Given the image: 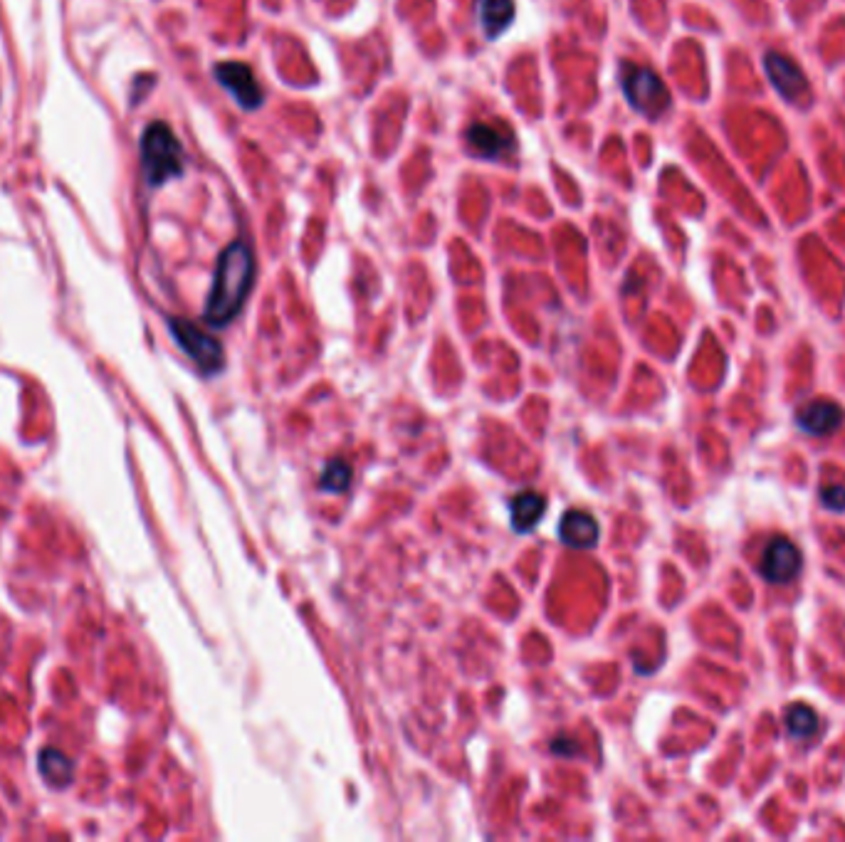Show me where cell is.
Listing matches in <instances>:
<instances>
[{
    "instance_id": "cell-2",
    "label": "cell",
    "mask_w": 845,
    "mask_h": 842,
    "mask_svg": "<svg viewBox=\"0 0 845 842\" xmlns=\"http://www.w3.org/2000/svg\"><path fill=\"white\" fill-rule=\"evenodd\" d=\"M141 168L151 188L183 176V149L171 126L164 121H154L141 134Z\"/></svg>"
},
{
    "instance_id": "cell-7",
    "label": "cell",
    "mask_w": 845,
    "mask_h": 842,
    "mask_svg": "<svg viewBox=\"0 0 845 842\" xmlns=\"http://www.w3.org/2000/svg\"><path fill=\"white\" fill-rule=\"evenodd\" d=\"M215 80L223 89H228L230 94H233L235 102L240 104L243 109H257L262 104V87L257 84L253 70H250L245 62H235V60H228V62H218L213 70Z\"/></svg>"
},
{
    "instance_id": "cell-5",
    "label": "cell",
    "mask_w": 845,
    "mask_h": 842,
    "mask_svg": "<svg viewBox=\"0 0 845 842\" xmlns=\"http://www.w3.org/2000/svg\"><path fill=\"white\" fill-rule=\"evenodd\" d=\"M801 568L803 556L794 541L786 539V536H774V539L766 541L759 559V571L766 581L774 583V586H784V583H791L799 576Z\"/></svg>"
},
{
    "instance_id": "cell-9",
    "label": "cell",
    "mask_w": 845,
    "mask_h": 842,
    "mask_svg": "<svg viewBox=\"0 0 845 842\" xmlns=\"http://www.w3.org/2000/svg\"><path fill=\"white\" fill-rule=\"evenodd\" d=\"M845 413L838 403L828 401V398H816V401L803 403L796 413V425L803 433L813 435V438H826V435L836 433L843 425Z\"/></svg>"
},
{
    "instance_id": "cell-14",
    "label": "cell",
    "mask_w": 845,
    "mask_h": 842,
    "mask_svg": "<svg viewBox=\"0 0 845 842\" xmlns=\"http://www.w3.org/2000/svg\"><path fill=\"white\" fill-rule=\"evenodd\" d=\"M784 719L786 731L799 741L811 739V736H816L818 729H821V719H818L816 709L808 707V704H794V707H789Z\"/></svg>"
},
{
    "instance_id": "cell-11",
    "label": "cell",
    "mask_w": 845,
    "mask_h": 842,
    "mask_svg": "<svg viewBox=\"0 0 845 842\" xmlns=\"http://www.w3.org/2000/svg\"><path fill=\"white\" fill-rule=\"evenodd\" d=\"M544 512H547V499H544L542 494L532 492V489L517 494V497L512 499V504H509L512 529L519 531V534H527V531H532L539 519L544 517Z\"/></svg>"
},
{
    "instance_id": "cell-3",
    "label": "cell",
    "mask_w": 845,
    "mask_h": 842,
    "mask_svg": "<svg viewBox=\"0 0 845 842\" xmlns=\"http://www.w3.org/2000/svg\"><path fill=\"white\" fill-rule=\"evenodd\" d=\"M621 87L628 104L648 119L663 117L670 109V89L660 80L658 72L626 62L621 72Z\"/></svg>"
},
{
    "instance_id": "cell-8",
    "label": "cell",
    "mask_w": 845,
    "mask_h": 842,
    "mask_svg": "<svg viewBox=\"0 0 845 842\" xmlns=\"http://www.w3.org/2000/svg\"><path fill=\"white\" fill-rule=\"evenodd\" d=\"M764 70L771 84L776 87V92L784 99H789V102H801L808 94L806 77H803L801 67L791 57L781 55V52H766Z\"/></svg>"
},
{
    "instance_id": "cell-16",
    "label": "cell",
    "mask_w": 845,
    "mask_h": 842,
    "mask_svg": "<svg viewBox=\"0 0 845 842\" xmlns=\"http://www.w3.org/2000/svg\"><path fill=\"white\" fill-rule=\"evenodd\" d=\"M821 504L831 512H845V487L843 484H831L821 489Z\"/></svg>"
},
{
    "instance_id": "cell-4",
    "label": "cell",
    "mask_w": 845,
    "mask_h": 842,
    "mask_svg": "<svg viewBox=\"0 0 845 842\" xmlns=\"http://www.w3.org/2000/svg\"><path fill=\"white\" fill-rule=\"evenodd\" d=\"M169 329L173 341L181 346L183 354L188 356L203 373H218L225 363L223 346L215 336L203 331L188 319H169Z\"/></svg>"
},
{
    "instance_id": "cell-13",
    "label": "cell",
    "mask_w": 845,
    "mask_h": 842,
    "mask_svg": "<svg viewBox=\"0 0 845 842\" xmlns=\"http://www.w3.org/2000/svg\"><path fill=\"white\" fill-rule=\"evenodd\" d=\"M40 773H43L45 783L50 788H67L75 778V766L67 759L62 751L57 749H43L40 751Z\"/></svg>"
},
{
    "instance_id": "cell-12",
    "label": "cell",
    "mask_w": 845,
    "mask_h": 842,
    "mask_svg": "<svg viewBox=\"0 0 845 842\" xmlns=\"http://www.w3.org/2000/svg\"><path fill=\"white\" fill-rule=\"evenodd\" d=\"M477 15L487 38L495 40L514 20V0H477Z\"/></svg>"
},
{
    "instance_id": "cell-15",
    "label": "cell",
    "mask_w": 845,
    "mask_h": 842,
    "mask_svg": "<svg viewBox=\"0 0 845 842\" xmlns=\"http://www.w3.org/2000/svg\"><path fill=\"white\" fill-rule=\"evenodd\" d=\"M351 477H354V472H351L349 462L339 460L337 457V460L327 462V467H324V472H322V480H319V487H322L324 492L341 494L349 489Z\"/></svg>"
},
{
    "instance_id": "cell-1",
    "label": "cell",
    "mask_w": 845,
    "mask_h": 842,
    "mask_svg": "<svg viewBox=\"0 0 845 842\" xmlns=\"http://www.w3.org/2000/svg\"><path fill=\"white\" fill-rule=\"evenodd\" d=\"M255 282V255L245 240H235L220 252L203 319L220 329L243 312Z\"/></svg>"
},
{
    "instance_id": "cell-10",
    "label": "cell",
    "mask_w": 845,
    "mask_h": 842,
    "mask_svg": "<svg viewBox=\"0 0 845 842\" xmlns=\"http://www.w3.org/2000/svg\"><path fill=\"white\" fill-rule=\"evenodd\" d=\"M559 539L571 549H591L601 539V526L584 509H569L559 522Z\"/></svg>"
},
{
    "instance_id": "cell-6",
    "label": "cell",
    "mask_w": 845,
    "mask_h": 842,
    "mask_svg": "<svg viewBox=\"0 0 845 842\" xmlns=\"http://www.w3.org/2000/svg\"><path fill=\"white\" fill-rule=\"evenodd\" d=\"M465 141L472 154L482 156L487 161H500L512 156L517 151V139L514 131L505 121H475L467 126Z\"/></svg>"
}]
</instances>
